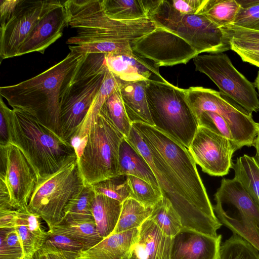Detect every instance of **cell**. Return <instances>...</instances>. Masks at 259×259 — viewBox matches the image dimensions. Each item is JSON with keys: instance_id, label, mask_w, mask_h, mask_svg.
<instances>
[{"instance_id": "cell-1", "label": "cell", "mask_w": 259, "mask_h": 259, "mask_svg": "<svg viewBox=\"0 0 259 259\" xmlns=\"http://www.w3.org/2000/svg\"><path fill=\"white\" fill-rule=\"evenodd\" d=\"M64 5L69 25L76 30L66 41L71 52L133 54L131 42L156 28L149 18L127 21L110 18L104 12L102 0H68Z\"/></svg>"}, {"instance_id": "cell-2", "label": "cell", "mask_w": 259, "mask_h": 259, "mask_svg": "<svg viewBox=\"0 0 259 259\" xmlns=\"http://www.w3.org/2000/svg\"><path fill=\"white\" fill-rule=\"evenodd\" d=\"M87 55L70 51L62 60L38 75L16 84L1 87L0 95L13 108L30 114L61 137L60 97Z\"/></svg>"}, {"instance_id": "cell-3", "label": "cell", "mask_w": 259, "mask_h": 259, "mask_svg": "<svg viewBox=\"0 0 259 259\" xmlns=\"http://www.w3.org/2000/svg\"><path fill=\"white\" fill-rule=\"evenodd\" d=\"M0 112L7 121L9 143L24 154L36 172L37 182L77 159L75 150L70 143L30 114L9 108L1 96Z\"/></svg>"}, {"instance_id": "cell-4", "label": "cell", "mask_w": 259, "mask_h": 259, "mask_svg": "<svg viewBox=\"0 0 259 259\" xmlns=\"http://www.w3.org/2000/svg\"><path fill=\"white\" fill-rule=\"evenodd\" d=\"M104 54H88L61 94L59 124L61 137L70 144L103 83L108 70Z\"/></svg>"}, {"instance_id": "cell-5", "label": "cell", "mask_w": 259, "mask_h": 259, "mask_svg": "<svg viewBox=\"0 0 259 259\" xmlns=\"http://www.w3.org/2000/svg\"><path fill=\"white\" fill-rule=\"evenodd\" d=\"M132 125L144 142L158 152L199 207L209 217L218 219L188 148L154 126L141 122H134Z\"/></svg>"}, {"instance_id": "cell-6", "label": "cell", "mask_w": 259, "mask_h": 259, "mask_svg": "<svg viewBox=\"0 0 259 259\" xmlns=\"http://www.w3.org/2000/svg\"><path fill=\"white\" fill-rule=\"evenodd\" d=\"M146 97L154 126L188 148L199 125L188 103L186 89L167 81H149Z\"/></svg>"}, {"instance_id": "cell-7", "label": "cell", "mask_w": 259, "mask_h": 259, "mask_svg": "<svg viewBox=\"0 0 259 259\" xmlns=\"http://www.w3.org/2000/svg\"><path fill=\"white\" fill-rule=\"evenodd\" d=\"M124 137L101 108L77 159L84 185H93L120 176L119 150Z\"/></svg>"}, {"instance_id": "cell-8", "label": "cell", "mask_w": 259, "mask_h": 259, "mask_svg": "<svg viewBox=\"0 0 259 259\" xmlns=\"http://www.w3.org/2000/svg\"><path fill=\"white\" fill-rule=\"evenodd\" d=\"M148 17L156 26L179 35L199 54H217L230 50L222 29L201 14L187 15L176 10L167 0H150Z\"/></svg>"}, {"instance_id": "cell-9", "label": "cell", "mask_w": 259, "mask_h": 259, "mask_svg": "<svg viewBox=\"0 0 259 259\" xmlns=\"http://www.w3.org/2000/svg\"><path fill=\"white\" fill-rule=\"evenodd\" d=\"M84 186L76 159L38 181L27 208L51 230L60 223L65 210L78 198Z\"/></svg>"}, {"instance_id": "cell-10", "label": "cell", "mask_w": 259, "mask_h": 259, "mask_svg": "<svg viewBox=\"0 0 259 259\" xmlns=\"http://www.w3.org/2000/svg\"><path fill=\"white\" fill-rule=\"evenodd\" d=\"M214 200L213 208L220 223L259 251V207L241 183L223 178Z\"/></svg>"}, {"instance_id": "cell-11", "label": "cell", "mask_w": 259, "mask_h": 259, "mask_svg": "<svg viewBox=\"0 0 259 259\" xmlns=\"http://www.w3.org/2000/svg\"><path fill=\"white\" fill-rule=\"evenodd\" d=\"M186 94L197 121L203 112H215L228 123L238 149L253 146L258 123L254 121L252 114L220 92L211 89L191 87L186 89Z\"/></svg>"}, {"instance_id": "cell-12", "label": "cell", "mask_w": 259, "mask_h": 259, "mask_svg": "<svg viewBox=\"0 0 259 259\" xmlns=\"http://www.w3.org/2000/svg\"><path fill=\"white\" fill-rule=\"evenodd\" d=\"M193 62L195 70L207 75L221 93L251 114L259 111V99L253 83L237 70L227 54L198 55Z\"/></svg>"}, {"instance_id": "cell-13", "label": "cell", "mask_w": 259, "mask_h": 259, "mask_svg": "<svg viewBox=\"0 0 259 259\" xmlns=\"http://www.w3.org/2000/svg\"><path fill=\"white\" fill-rule=\"evenodd\" d=\"M131 45L134 53L152 61L158 67L185 64L199 55L184 39L158 26Z\"/></svg>"}, {"instance_id": "cell-14", "label": "cell", "mask_w": 259, "mask_h": 259, "mask_svg": "<svg viewBox=\"0 0 259 259\" xmlns=\"http://www.w3.org/2000/svg\"><path fill=\"white\" fill-rule=\"evenodd\" d=\"M188 149L203 171L217 177L228 174L233 154L238 150L227 138L203 125L198 126Z\"/></svg>"}, {"instance_id": "cell-15", "label": "cell", "mask_w": 259, "mask_h": 259, "mask_svg": "<svg viewBox=\"0 0 259 259\" xmlns=\"http://www.w3.org/2000/svg\"><path fill=\"white\" fill-rule=\"evenodd\" d=\"M55 0H20L10 19L0 28V57H16L17 52L42 16Z\"/></svg>"}, {"instance_id": "cell-16", "label": "cell", "mask_w": 259, "mask_h": 259, "mask_svg": "<svg viewBox=\"0 0 259 259\" xmlns=\"http://www.w3.org/2000/svg\"><path fill=\"white\" fill-rule=\"evenodd\" d=\"M0 179L6 184L13 207L15 209L27 207L37 177L22 151L10 143L7 145L5 171L0 174Z\"/></svg>"}, {"instance_id": "cell-17", "label": "cell", "mask_w": 259, "mask_h": 259, "mask_svg": "<svg viewBox=\"0 0 259 259\" xmlns=\"http://www.w3.org/2000/svg\"><path fill=\"white\" fill-rule=\"evenodd\" d=\"M64 2L55 1L21 45L16 57L32 52L44 54L49 46L62 36L64 29L69 22Z\"/></svg>"}, {"instance_id": "cell-18", "label": "cell", "mask_w": 259, "mask_h": 259, "mask_svg": "<svg viewBox=\"0 0 259 259\" xmlns=\"http://www.w3.org/2000/svg\"><path fill=\"white\" fill-rule=\"evenodd\" d=\"M222 235L209 236L183 228L174 238L170 259H219Z\"/></svg>"}, {"instance_id": "cell-19", "label": "cell", "mask_w": 259, "mask_h": 259, "mask_svg": "<svg viewBox=\"0 0 259 259\" xmlns=\"http://www.w3.org/2000/svg\"><path fill=\"white\" fill-rule=\"evenodd\" d=\"M108 69L124 81L142 80L166 82L159 68L152 61L133 54H105Z\"/></svg>"}, {"instance_id": "cell-20", "label": "cell", "mask_w": 259, "mask_h": 259, "mask_svg": "<svg viewBox=\"0 0 259 259\" xmlns=\"http://www.w3.org/2000/svg\"><path fill=\"white\" fill-rule=\"evenodd\" d=\"M173 240L149 218L139 228L132 255L135 259H170Z\"/></svg>"}, {"instance_id": "cell-21", "label": "cell", "mask_w": 259, "mask_h": 259, "mask_svg": "<svg viewBox=\"0 0 259 259\" xmlns=\"http://www.w3.org/2000/svg\"><path fill=\"white\" fill-rule=\"evenodd\" d=\"M38 215L27 207L16 209L12 228L18 233L24 248L25 259H31L44 244L49 236L41 226Z\"/></svg>"}, {"instance_id": "cell-22", "label": "cell", "mask_w": 259, "mask_h": 259, "mask_svg": "<svg viewBox=\"0 0 259 259\" xmlns=\"http://www.w3.org/2000/svg\"><path fill=\"white\" fill-rule=\"evenodd\" d=\"M139 229L112 234L82 252L77 259H123L132 253Z\"/></svg>"}, {"instance_id": "cell-23", "label": "cell", "mask_w": 259, "mask_h": 259, "mask_svg": "<svg viewBox=\"0 0 259 259\" xmlns=\"http://www.w3.org/2000/svg\"><path fill=\"white\" fill-rule=\"evenodd\" d=\"M122 82L123 80L107 70L102 85L85 119L77 132L70 141V144L75 149L77 158H79L82 153L87 143L88 133L101 108L107 99L120 89Z\"/></svg>"}, {"instance_id": "cell-24", "label": "cell", "mask_w": 259, "mask_h": 259, "mask_svg": "<svg viewBox=\"0 0 259 259\" xmlns=\"http://www.w3.org/2000/svg\"><path fill=\"white\" fill-rule=\"evenodd\" d=\"M149 80L123 81L120 93L127 116L132 122L154 126L146 97Z\"/></svg>"}, {"instance_id": "cell-25", "label": "cell", "mask_w": 259, "mask_h": 259, "mask_svg": "<svg viewBox=\"0 0 259 259\" xmlns=\"http://www.w3.org/2000/svg\"><path fill=\"white\" fill-rule=\"evenodd\" d=\"M119 165L120 176H133L141 178L160 191L157 179L149 163L125 137L119 147Z\"/></svg>"}, {"instance_id": "cell-26", "label": "cell", "mask_w": 259, "mask_h": 259, "mask_svg": "<svg viewBox=\"0 0 259 259\" xmlns=\"http://www.w3.org/2000/svg\"><path fill=\"white\" fill-rule=\"evenodd\" d=\"M122 203L95 192L92 212L99 235L105 238L114 231L118 223Z\"/></svg>"}, {"instance_id": "cell-27", "label": "cell", "mask_w": 259, "mask_h": 259, "mask_svg": "<svg viewBox=\"0 0 259 259\" xmlns=\"http://www.w3.org/2000/svg\"><path fill=\"white\" fill-rule=\"evenodd\" d=\"M234 178L238 180L259 207V161L255 157L244 154L233 162Z\"/></svg>"}, {"instance_id": "cell-28", "label": "cell", "mask_w": 259, "mask_h": 259, "mask_svg": "<svg viewBox=\"0 0 259 259\" xmlns=\"http://www.w3.org/2000/svg\"><path fill=\"white\" fill-rule=\"evenodd\" d=\"M105 14L119 21H133L148 17L149 0H102Z\"/></svg>"}, {"instance_id": "cell-29", "label": "cell", "mask_w": 259, "mask_h": 259, "mask_svg": "<svg viewBox=\"0 0 259 259\" xmlns=\"http://www.w3.org/2000/svg\"><path fill=\"white\" fill-rule=\"evenodd\" d=\"M240 8L236 0H204L197 14L221 28L233 24Z\"/></svg>"}, {"instance_id": "cell-30", "label": "cell", "mask_w": 259, "mask_h": 259, "mask_svg": "<svg viewBox=\"0 0 259 259\" xmlns=\"http://www.w3.org/2000/svg\"><path fill=\"white\" fill-rule=\"evenodd\" d=\"M152 210L153 207H147L131 197L128 198L122 203L119 218L112 234L140 228L150 217Z\"/></svg>"}, {"instance_id": "cell-31", "label": "cell", "mask_w": 259, "mask_h": 259, "mask_svg": "<svg viewBox=\"0 0 259 259\" xmlns=\"http://www.w3.org/2000/svg\"><path fill=\"white\" fill-rule=\"evenodd\" d=\"M149 218L166 235L171 238L183 228L179 214L169 200L163 197L153 207Z\"/></svg>"}, {"instance_id": "cell-32", "label": "cell", "mask_w": 259, "mask_h": 259, "mask_svg": "<svg viewBox=\"0 0 259 259\" xmlns=\"http://www.w3.org/2000/svg\"><path fill=\"white\" fill-rule=\"evenodd\" d=\"M50 231L66 236L82 244L85 250L103 238L99 234L95 221L74 224H59Z\"/></svg>"}, {"instance_id": "cell-33", "label": "cell", "mask_w": 259, "mask_h": 259, "mask_svg": "<svg viewBox=\"0 0 259 259\" xmlns=\"http://www.w3.org/2000/svg\"><path fill=\"white\" fill-rule=\"evenodd\" d=\"M94 196L95 191L92 185H84L78 198L65 210L59 224L94 221L91 209Z\"/></svg>"}, {"instance_id": "cell-34", "label": "cell", "mask_w": 259, "mask_h": 259, "mask_svg": "<svg viewBox=\"0 0 259 259\" xmlns=\"http://www.w3.org/2000/svg\"><path fill=\"white\" fill-rule=\"evenodd\" d=\"M119 90L107 99L102 108L112 124L127 138L132 130V123L125 111Z\"/></svg>"}, {"instance_id": "cell-35", "label": "cell", "mask_w": 259, "mask_h": 259, "mask_svg": "<svg viewBox=\"0 0 259 259\" xmlns=\"http://www.w3.org/2000/svg\"><path fill=\"white\" fill-rule=\"evenodd\" d=\"M49 236L40 248L44 251H54L63 255L67 259H77L83 251L84 245L66 236L53 233Z\"/></svg>"}, {"instance_id": "cell-36", "label": "cell", "mask_w": 259, "mask_h": 259, "mask_svg": "<svg viewBox=\"0 0 259 259\" xmlns=\"http://www.w3.org/2000/svg\"><path fill=\"white\" fill-rule=\"evenodd\" d=\"M219 259H259V252L249 242L233 233L221 245Z\"/></svg>"}, {"instance_id": "cell-37", "label": "cell", "mask_w": 259, "mask_h": 259, "mask_svg": "<svg viewBox=\"0 0 259 259\" xmlns=\"http://www.w3.org/2000/svg\"><path fill=\"white\" fill-rule=\"evenodd\" d=\"M130 190V197L147 207H153L162 198L160 191L148 182L133 176H126Z\"/></svg>"}, {"instance_id": "cell-38", "label": "cell", "mask_w": 259, "mask_h": 259, "mask_svg": "<svg viewBox=\"0 0 259 259\" xmlns=\"http://www.w3.org/2000/svg\"><path fill=\"white\" fill-rule=\"evenodd\" d=\"M96 193L104 195L122 203L130 197L126 176L112 178L92 185Z\"/></svg>"}, {"instance_id": "cell-39", "label": "cell", "mask_w": 259, "mask_h": 259, "mask_svg": "<svg viewBox=\"0 0 259 259\" xmlns=\"http://www.w3.org/2000/svg\"><path fill=\"white\" fill-rule=\"evenodd\" d=\"M240 6L232 25L259 31V0H236Z\"/></svg>"}, {"instance_id": "cell-40", "label": "cell", "mask_w": 259, "mask_h": 259, "mask_svg": "<svg viewBox=\"0 0 259 259\" xmlns=\"http://www.w3.org/2000/svg\"><path fill=\"white\" fill-rule=\"evenodd\" d=\"M230 50L236 53L243 62L259 68V43L229 39Z\"/></svg>"}, {"instance_id": "cell-41", "label": "cell", "mask_w": 259, "mask_h": 259, "mask_svg": "<svg viewBox=\"0 0 259 259\" xmlns=\"http://www.w3.org/2000/svg\"><path fill=\"white\" fill-rule=\"evenodd\" d=\"M198 123L199 125L206 126L234 143L232 133L228 123L218 113L211 111H205L201 115L198 120Z\"/></svg>"}, {"instance_id": "cell-42", "label": "cell", "mask_w": 259, "mask_h": 259, "mask_svg": "<svg viewBox=\"0 0 259 259\" xmlns=\"http://www.w3.org/2000/svg\"><path fill=\"white\" fill-rule=\"evenodd\" d=\"M221 28L229 39H233L259 43V31L248 29L232 24Z\"/></svg>"}, {"instance_id": "cell-43", "label": "cell", "mask_w": 259, "mask_h": 259, "mask_svg": "<svg viewBox=\"0 0 259 259\" xmlns=\"http://www.w3.org/2000/svg\"><path fill=\"white\" fill-rule=\"evenodd\" d=\"M168 2L181 14L195 15L200 11L204 0H171Z\"/></svg>"}, {"instance_id": "cell-44", "label": "cell", "mask_w": 259, "mask_h": 259, "mask_svg": "<svg viewBox=\"0 0 259 259\" xmlns=\"http://www.w3.org/2000/svg\"><path fill=\"white\" fill-rule=\"evenodd\" d=\"M1 25L6 23L14 14L20 0H1Z\"/></svg>"}, {"instance_id": "cell-45", "label": "cell", "mask_w": 259, "mask_h": 259, "mask_svg": "<svg viewBox=\"0 0 259 259\" xmlns=\"http://www.w3.org/2000/svg\"><path fill=\"white\" fill-rule=\"evenodd\" d=\"M0 145H6L9 143L8 130L5 117L0 112Z\"/></svg>"}, {"instance_id": "cell-46", "label": "cell", "mask_w": 259, "mask_h": 259, "mask_svg": "<svg viewBox=\"0 0 259 259\" xmlns=\"http://www.w3.org/2000/svg\"><path fill=\"white\" fill-rule=\"evenodd\" d=\"M43 251L46 254L48 259H67L63 255L56 252L50 251Z\"/></svg>"}, {"instance_id": "cell-47", "label": "cell", "mask_w": 259, "mask_h": 259, "mask_svg": "<svg viewBox=\"0 0 259 259\" xmlns=\"http://www.w3.org/2000/svg\"><path fill=\"white\" fill-rule=\"evenodd\" d=\"M253 146L255 147L256 150V155L255 157L259 161V123H258L257 134L255 139Z\"/></svg>"}, {"instance_id": "cell-48", "label": "cell", "mask_w": 259, "mask_h": 259, "mask_svg": "<svg viewBox=\"0 0 259 259\" xmlns=\"http://www.w3.org/2000/svg\"><path fill=\"white\" fill-rule=\"evenodd\" d=\"M31 259H48L45 253L40 249L32 256Z\"/></svg>"}, {"instance_id": "cell-49", "label": "cell", "mask_w": 259, "mask_h": 259, "mask_svg": "<svg viewBox=\"0 0 259 259\" xmlns=\"http://www.w3.org/2000/svg\"><path fill=\"white\" fill-rule=\"evenodd\" d=\"M253 83L254 85V87L257 89L259 94V71L257 72V76Z\"/></svg>"}, {"instance_id": "cell-50", "label": "cell", "mask_w": 259, "mask_h": 259, "mask_svg": "<svg viewBox=\"0 0 259 259\" xmlns=\"http://www.w3.org/2000/svg\"><path fill=\"white\" fill-rule=\"evenodd\" d=\"M132 253L131 254L126 256V257H125L123 259H130L131 256H132Z\"/></svg>"}, {"instance_id": "cell-51", "label": "cell", "mask_w": 259, "mask_h": 259, "mask_svg": "<svg viewBox=\"0 0 259 259\" xmlns=\"http://www.w3.org/2000/svg\"><path fill=\"white\" fill-rule=\"evenodd\" d=\"M130 259H135L134 256L132 255Z\"/></svg>"}]
</instances>
